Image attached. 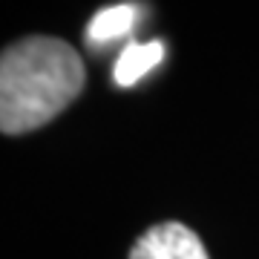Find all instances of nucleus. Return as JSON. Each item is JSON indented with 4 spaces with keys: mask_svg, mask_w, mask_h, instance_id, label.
I'll return each instance as SVG.
<instances>
[{
    "mask_svg": "<svg viewBox=\"0 0 259 259\" xmlns=\"http://www.w3.org/2000/svg\"><path fill=\"white\" fill-rule=\"evenodd\" d=\"M87 69L66 40L32 35L0 58V130L23 136L61 115L81 95Z\"/></svg>",
    "mask_w": 259,
    "mask_h": 259,
    "instance_id": "obj_1",
    "label": "nucleus"
},
{
    "mask_svg": "<svg viewBox=\"0 0 259 259\" xmlns=\"http://www.w3.org/2000/svg\"><path fill=\"white\" fill-rule=\"evenodd\" d=\"M139 23V9L133 3H115L110 9L95 12L93 20L87 23V44L93 49H101L118 37L130 35Z\"/></svg>",
    "mask_w": 259,
    "mask_h": 259,
    "instance_id": "obj_3",
    "label": "nucleus"
},
{
    "mask_svg": "<svg viewBox=\"0 0 259 259\" xmlns=\"http://www.w3.org/2000/svg\"><path fill=\"white\" fill-rule=\"evenodd\" d=\"M130 259H210L199 233L182 222L153 225L136 239Z\"/></svg>",
    "mask_w": 259,
    "mask_h": 259,
    "instance_id": "obj_2",
    "label": "nucleus"
},
{
    "mask_svg": "<svg viewBox=\"0 0 259 259\" xmlns=\"http://www.w3.org/2000/svg\"><path fill=\"white\" fill-rule=\"evenodd\" d=\"M164 58V44L161 40H150V44H127L121 49L118 61L112 66V78L118 87H133L139 83L147 72H153Z\"/></svg>",
    "mask_w": 259,
    "mask_h": 259,
    "instance_id": "obj_4",
    "label": "nucleus"
}]
</instances>
